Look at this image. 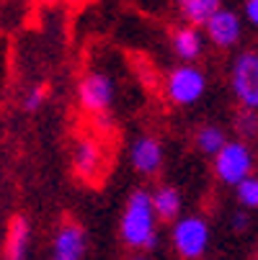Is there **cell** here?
Masks as SVG:
<instances>
[{
	"instance_id": "1",
	"label": "cell",
	"mask_w": 258,
	"mask_h": 260,
	"mask_svg": "<svg viewBox=\"0 0 258 260\" xmlns=\"http://www.w3.org/2000/svg\"><path fill=\"white\" fill-rule=\"evenodd\" d=\"M122 240L134 247V250H145L150 252L160 245V232H158V216L153 211V201H150V191L137 188L129 193L124 214H122V224H119Z\"/></svg>"
},
{
	"instance_id": "2",
	"label": "cell",
	"mask_w": 258,
	"mask_h": 260,
	"mask_svg": "<svg viewBox=\"0 0 258 260\" xmlns=\"http://www.w3.org/2000/svg\"><path fill=\"white\" fill-rule=\"evenodd\" d=\"M170 242H173V250L178 252V257L199 260L209 247V224L202 216H194V214L181 216L178 221H173Z\"/></svg>"
},
{
	"instance_id": "3",
	"label": "cell",
	"mask_w": 258,
	"mask_h": 260,
	"mask_svg": "<svg viewBox=\"0 0 258 260\" xmlns=\"http://www.w3.org/2000/svg\"><path fill=\"white\" fill-rule=\"evenodd\" d=\"M207 90V75L194 64H181L168 72L165 78V95L176 106H191Z\"/></svg>"
},
{
	"instance_id": "4",
	"label": "cell",
	"mask_w": 258,
	"mask_h": 260,
	"mask_svg": "<svg viewBox=\"0 0 258 260\" xmlns=\"http://www.w3.org/2000/svg\"><path fill=\"white\" fill-rule=\"evenodd\" d=\"M250 170H253V155L248 150V144L240 139L227 142L214 155V173L227 185H240L245 178H250Z\"/></svg>"
},
{
	"instance_id": "5",
	"label": "cell",
	"mask_w": 258,
	"mask_h": 260,
	"mask_svg": "<svg viewBox=\"0 0 258 260\" xmlns=\"http://www.w3.org/2000/svg\"><path fill=\"white\" fill-rule=\"evenodd\" d=\"M233 93L245 111L258 108V52H243L233 62Z\"/></svg>"
},
{
	"instance_id": "6",
	"label": "cell",
	"mask_w": 258,
	"mask_h": 260,
	"mask_svg": "<svg viewBox=\"0 0 258 260\" xmlns=\"http://www.w3.org/2000/svg\"><path fill=\"white\" fill-rule=\"evenodd\" d=\"M80 108L93 116H103L114 103V80L106 72H88L78 83Z\"/></svg>"
},
{
	"instance_id": "7",
	"label": "cell",
	"mask_w": 258,
	"mask_h": 260,
	"mask_svg": "<svg viewBox=\"0 0 258 260\" xmlns=\"http://www.w3.org/2000/svg\"><path fill=\"white\" fill-rule=\"evenodd\" d=\"M129 160H132V168L142 175H155L160 168H163V144L145 134V137H137L132 142V150H129Z\"/></svg>"
},
{
	"instance_id": "8",
	"label": "cell",
	"mask_w": 258,
	"mask_h": 260,
	"mask_svg": "<svg viewBox=\"0 0 258 260\" xmlns=\"http://www.w3.org/2000/svg\"><path fill=\"white\" fill-rule=\"evenodd\" d=\"M85 230L75 221H65L54 235V260H80L85 255Z\"/></svg>"
},
{
	"instance_id": "9",
	"label": "cell",
	"mask_w": 258,
	"mask_h": 260,
	"mask_svg": "<svg viewBox=\"0 0 258 260\" xmlns=\"http://www.w3.org/2000/svg\"><path fill=\"white\" fill-rule=\"evenodd\" d=\"M207 36H209V42L217 44V47H233L238 44L240 39V18L233 13V11H217L207 23Z\"/></svg>"
},
{
	"instance_id": "10",
	"label": "cell",
	"mask_w": 258,
	"mask_h": 260,
	"mask_svg": "<svg viewBox=\"0 0 258 260\" xmlns=\"http://www.w3.org/2000/svg\"><path fill=\"white\" fill-rule=\"evenodd\" d=\"M150 201H153V211H155L158 221H178L181 219L183 199H181L176 185H165V183L158 185L150 193Z\"/></svg>"
},
{
	"instance_id": "11",
	"label": "cell",
	"mask_w": 258,
	"mask_h": 260,
	"mask_svg": "<svg viewBox=\"0 0 258 260\" xmlns=\"http://www.w3.org/2000/svg\"><path fill=\"white\" fill-rule=\"evenodd\" d=\"M28 242H31V227L26 216H13L6 235V260H26L28 257Z\"/></svg>"
},
{
	"instance_id": "12",
	"label": "cell",
	"mask_w": 258,
	"mask_h": 260,
	"mask_svg": "<svg viewBox=\"0 0 258 260\" xmlns=\"http://www.w3.org/2000/svg\"><path fill=\"white\" fill-rule=\"evenodd\" d=\"M72 168L80 178H93L101 170V147L91 139H80L72 150Z\"/></svg>"
},
{
	"instance_id": "13",
	"label": "cell",
	"mask_w": 258,
	"mask_h": 260,
	"mask_svg": "<svg viewBox=\"0 0 258 260\" xmlns=\"http://www.w3.org/2000/svg\"><path fill=\"white\" fill-rule=\"evenodd\" d=\"M202 47H204V39H202L199 28H194V26H181L173 34V52L186 64L202 54Z\"/></svg>"
},
{
	"instance_id": "14",
	"label": "cell",
	"mask_w": 258,
	"mask_h": 260,
	"mask_svg": "<svg viewBox=\"0 0 258 260\" xmlns=\"http://www.w3.org/2000/svg\"><path fill=\"white\" fill-rule=\"evenodd\" d=\"M178 11L189 26H204L217 11H222V0H178Z\"/></svg>"
},
{
	"instance_id": "15",
	"label": "cell",
	"mask_w": 258,
	"mask_h": 260,
	"mask_svg": "<svg viewBox=\"0 0 258 260\" xmlns=\"http://www.w3.org/2000/svg\"><path fill=\"white\" fill-rule=\"evenodd\" d=\"M227 144V137L222 132V126H217V124H207L196 132V150L204 152V155H217L222 147Z\"/></svg>"
},
{
	"instance_id": "16",
	"label": "cell",
	"mask_w": 258,
	"mask_h": 260,
	"mask_svg": "<svg viewBox=\"0 0 258 260\" xmlns=\"http://www.w3.org/2000/svg\"><path fill=\"white\" fill-rule=\"evenodd\" d=\"M238 188V201L245 206V209H258V175H250L245 178Z\"/></svg>"
},
{
	"instance_id": "17",
	"label": "cell",
	"mask_w": 258,
	"mask_h": 260,
	"mask_svg": "<svg viewBox=\"0 0 258 260\" xmlns=\"http://www.w3.org/2000/svg\"><path fill=\"white\" fill-rule=\"evenodd\" d=\"M235 129H238V134L240 137H255L258 134V114L255 111H240L238 114V119H235Z\"/></svg>"
},
{
	"instance_id": "18",
	"label": "cell",
	"mask_w": 258,
	"mask_h": 260,
	"mask_svg": "<svg viewBox=\"0 0 258 260\" xmlns=\"http://www.w3.org/2000/svg\"><path fill=\"white\" fill-rule=\"evenodd\" d=\"M44 98H47V90H44V85H34L26 95H23V108L28 111H36V108H42V103H44Z\"/></svg>"
},
{
	"instance_id": "19",
	"label": "cell",
	"mask_w": 258,
	"mask_h": 260,
	"mask_svg": "<svg viewBox=\"0 0 258 260\" xmlns=\"http://www.w3.org/2000/svg\"><path fill=\"white\" fill-rule=\"evenodd\" d=\"M248 224H250L248 211H235V214H233V230H235V232H245Z\"/></svg>"
},
{
	"instance_id": "20",
	"label": "cell",
	"mask_w": 258,
	"mask_h": 260,
	"mask_svg": "<svg viewBox=\"0 0 258 260\" xmlns=\"http://www.w3.org/2000/svg\"><path fill=\"white\" fill-rule=\"evenodd\" d=\"M245 16L253 26H258V0H245Z\"/></svg>"
},
{
	"instance_id": "21",
	"label": "cell",
	"mask_w": 258,
	"mask_h": 260,
	"mask_svg": "<svg viewBox=\"0 0 258 260\" xmlns=\"http://www.w3.org/2000/svg\"><path fill=\"white\" fill-rule=\"evenodd\" d=\"M132 260H153V257H147V255H134Z\"/></svg>"
},
{
	"instance_id": "22",
	"label": "cell",
	"mask_w": 258,
	"mask_h": 260,
	"mask_svg": "<svg viewBox=\"0 0 258 260\" xmlns=\"http://www.w3.org/2000/svg\"><path fill=\"white\" fill-rule=\"evenodd\" d=\"M253 260H258V247H255V252H253Z\"/></svg>"
},
{
	"instance_id": "23",
	"label": "cell",
	"mask_w": 258,
	"mask_h": 260,
	"mask_svg": "<svg viewBox=\"0 0 258 260\" xmlns=\"http://www.w3.org/2000/svg\"><path fill=\"white\" fill-rule=\"evenodd\" d=\"M47 3H57V0H47Z\"/></svg>"
}]
</instances>
